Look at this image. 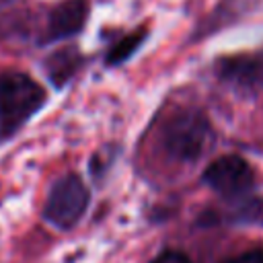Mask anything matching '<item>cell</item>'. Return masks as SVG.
Here are the masks:
<instances>
[{
  "mask_svg": "<svg viewBox=\"0 0 263 263\" xmlns=\"http://www.w3.org/2000/svg\"><path fill=\"white\" fill-rule=\"evenodd\" d=\"M150 263H191V259L183 251H164L158 257H154Z\"/></svg>",
  "mask_w": 263,
  "mask_h": 263,
  "instance_id": "obj_8",
  "label": "cell"
},
{
  "mask_svg": "<svg viewBox=\"0 0 263 263\" xmlns=\"http://www.w3.org/2000/svg\"><path fill=\"white\" fill-rule=\"evenodd\" d=\"M88 14L86 0H64L49 16V37H68L82 29Z\"/></svg>",
  "mask_w": 263,
  "mask_h": 263,
  "instance_id": "obj_5",
  "label": "cell"
},
{
  "mask_svg": "<svg viewBox=\"0 0 263 263\" xmlns=\"http://www.w3.org/2000/svg\"><path fill=\"white\" fill-rule=\"evenodd\" d=\"M142 39H144V31H136V33H132V35L123 37V39H121V41L111 49L109 62H111V64H117V62H121V60L129 58V55L138 49V45L142 43Z\"/></svg>",
  "mask_w": 263,
  "mask_h": 263,
  "instance_id": "obj_6",
  "label": "cell"
},
{
  "mask_svg": "<svg viewBox=\"0 0 263 263\" xmlns=\"http://www.w3.org/2000/svg\"><path fill=\"white\" fill-rule=\"evenodd\" d=\"M222 263H263V249H255V251H247V253L228 257Z\"/></svg>",
  "mask_w": 263,
  "mask_h": 263,
  "instance_id": "obj_7",
  "label": "cell"
},
{
  "mask_svg": "<svg viewBox=\"0 0 263 263\" xmlns=\"http://www.w3.org/2000/svg\"><path fill=\"white\" fill-rule=\"evenodd\" d=\"M88 205V189L84 181L76 175H66L58 179L47 195L43 218L62 230L72 228L84 216Z\"/></svg>",
  "mask_w": 263,
  "mask_h": 263,
  "instance_id": "obj_3",
  "label": "cell"
},
{
  "mask_svg": "<svg viewBox=\"0 0 263 263\" xmlns=\"http://www.w3.org/2000/svg\"><path fill=\"white\" fill-rule=\"evenodd\" d=\"M162 144L173 158L193 162L212 148L214 129L205 115L197 111H183L166 123L162 132Z\"/></svg>",
  "mask_w": 263,
  "mask_h": 263,
  "instance_id": "obj_2",
  "label": "cell"
},
{
  "mask_svg": "<svg viewBox=\"0 0 263 263\" xmlns=\"http://www.w3.org/2000/svg\"><path fill=\"white\" fill-rule=\"evenodd\" d=\"M45 103L37 80L23 72L0 74V138L14 136Z\"/></svg>",
  "mask_w": 263,
  "mask_h": 263,
  "instance_id": "obj_1",
  "label": "cell"
},
{
  "mask_svg": "<svg viewBox=\"0 0 263 263\" xmlns=\"http://www.w3.org/2000/svg\"><path fill=\"white\" fill-rule=\"evenodd\" d=\"M203 181L214 191L226 197H234L253 185V171L245 158L236 154H226L210 162L203 173Z\"/></svg>",
  "mask_w": 263,
  "mask_h": 263,
  "instance_id": "obj_4",
  "label": "cell"
}]
</instances>
